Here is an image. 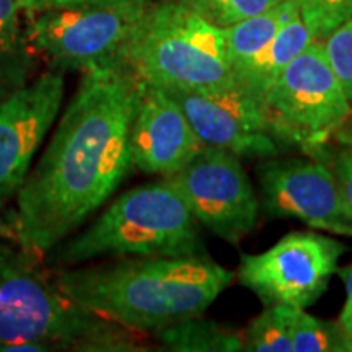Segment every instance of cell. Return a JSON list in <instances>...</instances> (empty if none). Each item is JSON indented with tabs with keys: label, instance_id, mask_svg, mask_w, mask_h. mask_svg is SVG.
<instances>
[{
	"label": "cell",
	"instance_id": "cell-12",
	"mask_svg": "<svg viewBox=\"0 0 352 352\" xmlns=\"http://www.w3.org/2000/svg\"><path fill=\"white\" fill-rule=\"evenodd\" d=\"M178 101L189 124L206 147L235 153L240 158H271L279 144L267 129L263 103L240 87L219 90H166Z\"/></svg>",
	"mask_w": 352,
	"mask_h": 352
},
{
	"label": "cell",
	"instance_id": "cell-8",
	"mask_svg": "<svg viewBox=\"0 0 352 352\" xmlns=\"http://www.w3.org/2000/svg\"><path fill=\"white\" fill-rule=\"evenodd\" d=\"M346 245L315 232H292L258 254H243L236 279L264 305L310 307L336 274Z\"/></svg>",
	"mask_w": 352,
	"mask_h": 352
},
{
	"label": "cell",
	"instance_id": "cell-20",
	"mask_svg": "<svg viewBox=\"0 0 352 352\" xmlns=\"http://www.w3.org/2000/svg\"><path fill=\"white\" fill-rule=\"evenodd\" d=\"M178 2L208 20L209 23L219 28H228L277 6L283 0H178Z\"/></svg>",
	"mask_w": 352,
	"mask_h": 352
},
{
	"label": "cell",
	"instance_id": "cell-23",
	"mask_svg": "<svg viewBox=\"0 0 352 352\" xmlns=\"http://www.w3.org/2000/svg\"><path fill=\"white\" fill-rule=\"evenodd\" d=\"M324 50L352 104V19L324 39Z\"/></svg>",
	"mask_w": 352,
	"mask_h": 352
},
{
	"label": "cell",
	"instance_id": "cell-30",
	"mask_svg": "<svg viewBox=\"0 0 352 352\" xmlns=\"http://www.w3.org/2000/svg\"><path fill=\"white\" fill-rule=\"evenodd\" d=\"M349 334H351V336H352V331H351V333H349Z\"/></svg>",
	"mask_w": 352,
	"mask_h": 352
},
{
	"label": "cell",
	"instance_id": "cell-21",
	"mask_svg": "<svg viewBox=\"0 0 352 352\" xmlns=\"http://www.w3.org/2000/svg\"><path fill=\"white\" fill-rule=\"evenodd\" d=\"M302 20L311 36L324 41L334 30L352 19V0H297Z\"/></svg>",
	"mask_w": 352,
	"mask_h": 352
},
{
	"label": "cell",
	"instance_id": "cell-4",
	"mask_svg": "<svg viewBox=\"0 0 352 352\" xmlns=\"http://www.w3.org/2000/svg\"><path fill=\"white\" fill-rule=\"evenodd\" d=\"M206 253L199 222L168 182L122 192L85 230L44 254L50 267L127 256H197Z\"/></svg>",
	"mask_w": 352,
	"mask_h": 352
},
{
	"label": "cell",
	"instance_id": "cell-2",
	"mask_svg": "<svg viewBox=\"0 0 352 352\" xmlns=\"http://www.w3.org/2000/svg\"><path fill=\"white\" fill-rule=\"evenodd\" d=\"M51 271L70 300L138 333L204 315L236 277L209 254L127 256Z\"/></svg>",
	"mask_w": 352,
	"mask_h": 352
},
{
	"label": "cell",
	"instance_id": "cell-22",
	"mask_svg": "<svg viewBox=\"0 0 352 352\" xmlns=\"http://www.w3.org/2000/svg\"><path fill=\"white\" fill-rule=\"evenodd\" d=\"M308 157L321 162L331 170L347 217L352 220V147L328 142L305 152Z\"/></svg>",
	"mask_w": 352,
	"mask_h": 352
},
{
	"label": "cell",
	"instance_id": "cell-28",
	"mask_svg": "<svg viewBox=\"0 0 352 352\" xmlns=\"http://www.w3.org/2000/svg\"><path fill=\"white\" fill-rule=\"evenodd\" d=\"M331 142L340 144V145H349V147H352V113L340 126V129L334 132Z\"/></svg>",
	"mask_w": 352,
	"mask_h": 352
},
{
	"label": "cell",
	"instance_id": "cell-19",
	"mask_svg": "<svg viewBox=\"0 0 352 352\" xmlns=\"http://www.w3.org/2000/svg\"><path fill=\"white\" fill-rule=\"evenodd\" d=\"M248 352H294L290 338V308L267 305L241 333Z\"/></svg>",
	"mask_w": 352,
	"mask_h": 352
},
{
	"label": "cell",
	"instance_id": "cell-29",
	"mask_svg": "<svg viewBox=\"0 0 352 352\" xmlns=\"http://www.w3.org/2000/svg\"><path fill=\"white\" fill-rule=\"evenodd\" d=\"M77 2H85V0H74L72 3H77ZM138 2H147V3H155V2H162V0H138Z\"/></svg>",
	"mask_w": 352,
	"mask_h": 352
},
{
	"label": "cell",
	"instance_id": "cell-7",
	"mask_svg": "<svg viewBox=\"0 0 352 352\" xmlns=\"http://www.w3.org/2000/svg\"><path fill=\"white\" fill-rule=\"evenodd\" d=\"M267 129L277 144L305 153L331 142L352 113L324 43L311 41L290 63L263 100Z\"/></svg>",
	"mask_w": 352,
	"mask_h": 352
},
{
	"label": "cell",
	"instance_id": "cell-27",
	"mask_svg": "<svg viewBox=\"0 0 352 352\" xmlns=\"http://www.w3.org/2000/svg\"><path fill=\"white\" fill-rule=\"evenodd\" d=\"M74 0H20L21 7L25 8V12H39L46 10V8L52 7H60V6H69Z\"/></svg>",
	"mask_w": 352,
	"mask_h": 352
},
{
	"label": "cell",
	"instance_id": "cell-24",
	"mask_svg": "<svg viewBox=\"0 0 352 352\" xmlns=\"http://www.w3.org/2000/svg\"><path fill=\"white\" fill-rule=\"evenodd\" d=\"M338 274L344 279V284H346V303L340 315V323L342 324V328H344L347 333H351L352 331V264L351 266H347L346 270H338Z\"/></svg>",
	"mask_w": 352,
	"mask_h": 352
},
{
	"label": "cell",
	"instance_id": "cell-10",
	"mask_svg": "<svg viewBox=\"0 0 352 352\" xmlns=\"http://www.w3.org/2000/svg\"><path fill=\"white\" fill-rule=\"evenodd\" d=\"M261 208L271 217L294 219L311 228L352 236L331 170L315 158H264L258 166Z\"/></svg>",
	"mask_w": 352,
	"mask_h": 352
},
{
	"label": "cell",
	"instance_id": "cell-3",
	"mask_svg": "<svg viewBox=\"0 0 352 352\" xmlns=\"http://www.w3.org/2000/svg\"><path fill=\"white\" fill-rule=\"evenodd\" d=\"M44 256L0 236V341L34 342L51 351H142L138 331L65 296Z\"/></svg>",
	"mask_w": 352,
	"mask_h": 352
},
{
	"label": "cell",
	"instance_id": "cell-18",
	"mask_svg": "<svg viewBox=\"0 0 352 352\" xmlns=\"http://www.w3.org/2000/svg\"><path fill=\"white\" fill-rule=\"evenodd\" d=\"M294 352H352V336L340 321L320 320L303 308H290Z\"/></svg>",
	"mask_w": 352,
	"mask_h": 352
},
{
	"label": "cell",
	"instance_id": "cell-14",
	"mask_svg": "<svg viewBox=\"0 0 352 352\" xmlns=\"http://www.w3.org/2000/svg\"><path fill=\"white\" fill-rule=\"evenodd\" d=\"M311 41L310 30L302 20L300 13L277 33L270 44L263 47L256 56L245 63L232 74L233 83L240 87L246 95L263 103L271 87L283 76L285 67L292 63Z\"/></svg>",
	"mask_w": 352,
	"mask_h": 352
},
{
	"label": "cell",
	"instance_id": "cell-11",
	"mask_svg": "<svg viewBox=\"0 0 352 352\" xmlns=\"http://www.w3.org/2000/svg\"><path fill=\"white\" fill-rule=\"evenodd\" d=\"M64 74L50 69L0 103V209L16 196L63 108Z\"/></svg>",
	"mask_w": 352,
	"mask_h": 352
},
{
	"label": "cell",
	"instance_id": "cell-26",
	"mask_svg": "<svg viewBox=\"0 0 352 352\" xmlns=\"http://www.w3.org/2000/svg\"><path fill=\"white\" fill-rule=\"evenodd\" d=\"M0 236H2V239H10L16 241L15 215H13V209H0Z\"/></svg>",
	"mask_w": 352,
	"mask_h": 352
},
{
	"label": "cell",
	"instance_id": "cell-16",
	"mask_svg": "<svg viewBox=\"0 0 352 352\" xmlns=\"http://www.w3.org/2000/svg\"><path fill=\"white\" fill-rule=\"evenodd\" d=\"M298 13L300 10L297 0H283L258 15L226 28L227 56L232 74L270 44Z\"/></svg>",
	"mask_w": 352,
	"mask_h": 352
},
{
	"label": "cell",
	"instance_id": "cell-17",
	"mask_svg": "<svg viewBox=\"0 0 352 352\" xmlns=\"http://www.w3.org/2000/svg\"><path fill=\"white\" fill-rule=\"evenodd\" d=\"M153 334L165 349L176 352L245 351L241 333L214 320H204L202 315L178 321Z\"/></svg>",
	"mask_w": 352,
	"mask_h": 352
},
{
	"label": "cell",
	"instance_id": "cell-6",
	"mask_svg": "<svg viewBox=\"0 0 352 352\" xmlns=\"http://www.w3.org/2000/svg\"><path fill=\"white\" fill-rule=\"evenodd\" d=\"M151 6L138 0H85L25 12L26 34L50 69L83 74L118 63L122 46Z\"/></svg>",
	"mask_w": 352,
	"mask_h": 352
},
{
	"label": "cell",
	"instance_id": "cell-1",
	"mask_svg": "<svg viewBox=\"0 0 352 352\" xmlns=\"http://www.w3.org/2000/svg\"><path fill=\"white\" fill-rule=\"evenodd\" d=\"M145 83L122 63L82 74L51 142L16 192V241L44 256L114 195L132 166Z\"/></svg>",
	"mask_w": 352,
	"mask_h": 352
},
{
	"label": "cell",
	"instance_id": "cell-9",
	"mask_svg": "<svg viewBox=\"0 0 352 352\" xmlns=\"http://www.w3.org/2000/svg\"><path fill=\"white\" fill-rule=\"evenodd\" d=\"M164 179L183 197L199 226L227 243L239 245L256 227L261 202L235 153L204 147Z\"/></svg>",
	"mask_w": 352,
	"mask_h": 352
},
{
	"label": "cell",
	"instance_id": "cell-13",
	"mask_svg": "<svg viewBox=\"0 0 352 352\" xmlns=\"http://www.w3.org/2000/svg\"><path fill=\"white\" fill-rule=\"evenodd\" d=\"M204 147L178 101L164 88L145 83L131 129L132 166L166 178Z\"/></svg>",
	"mask_w": 352,
	"mask_h": 352
},
{
	"label": "cell",
	"instance_id": "cell-25",
	"mask_svg": "<svg viewBox=\"0 0 352 352\" xmlns=\"http://www.w3.org/2000/svg\"><path fill=\"white\" fill-rule=\"evenodd\" d=\"M51 349L44 344L34 342H10L0 341V352H50Z\"/></svg>",
	"mask_w": 352,
	"mask_h": 352
},
{
	"label": "cell",
	"instance_id": "cell-5",
	"mask_svg": "<svg viewBox=\"0 0 352 352\" xmlns=\"http://www.w3.org/2000/svg\"><path fill=\"white\" fill-rule=\"evenodd\" d=\"M118 63L147 85L202 91L235 85L226 28H219L178 0L148 7L120 52Z\"/></svg>",
	"mask_w": 352,
	"mask_h": 352
},
{
	"label": "cell",
	"instance_id": "cell-15",
	"mask_svg": "<svg viewBox=\"0 0 352 352\" xmlns=\"http://www.w3.org/2000/svg\"><path fill=\"white\" fill-rule=\"evenodd\" d=\"M38 64L20 0H0V103L33 80Z\"/></svg>",
	"mask_w": 352,
	"mask_h": 352
}]
</instances>
